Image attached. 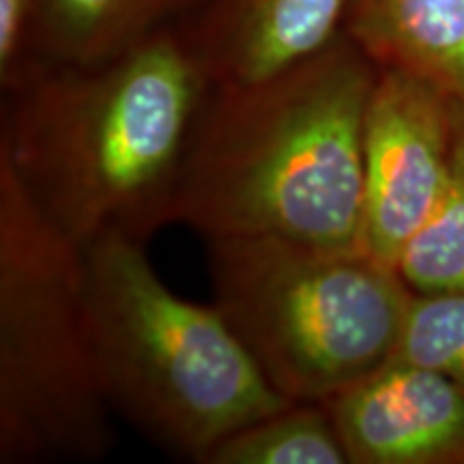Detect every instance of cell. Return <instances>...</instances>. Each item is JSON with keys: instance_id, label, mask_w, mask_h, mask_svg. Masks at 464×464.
Instances as JSON below:
<instances>
[{"instance_id": "cell-1", "label": "cell", "mask_w": 464, "mask_h": 464, "mask_svg": "<svg viewBox=\"0 0 464 464\" xmlns=\"http://www.w3.org/2000/svg\"><path fill=\"white\" fill-rule=\"evenodd\" d=\"M213 89L181 22L91 65L44 63L3 92L0 158L63 230L147 239L174 222Z\"/></svg>"}, {"instance_id": "cell-2", "label": "cell", "mask_w": 464, "mask_h": 464, "mask_svg": "<svg viewBox=\"0 0 464 464\" xmlns=\"http://www.w3.org/2000/svg\"><path fill=\"white\" fill-rule=\"evenodd\" d=\"M379 67L346 34L299 65L208 92L174 222L207 239L359 247L363 123Z\"/></svg>"}, {"instance_id": "cell-3", "label": "cell", "mask_w": 464, "mask_h": 464, "mask_svg": "<svg viewBox=\"0 0 464 464\" xmlns=\"http://www.w3.org/2000/svg\"><path fill=\"white\" fill-rule=\"evenodd\" d=\"M92 355L110 409L194 462L293 400L274 390L216 305L174 295L144 243L108 232L86 247Z\"/></svg>"}, {"instance_id": "cell-4", "label": "cell", "mask_w": 464, "mask_h": 464, "mask_svg": "<svg viewBox=\"0 0 464 464\" xmlns=\"http://www.w3.org/2000/svg\"><path fill=\"white\" fill-rule=\"evenodd\" d=\"M207 241L213 305L284 398L324 404L398 355L417 295L393 266L286 237Z\"/></svg>"}, {"instance_id": "cell-5", "label": "cell", "mask_w": 464, "mask_h": 464, "mask_svg": "<svg viewBox=\"0 0 464 464\" xmlns=\"http://www.w3.org/2000/svg\"><path fill=\"white\" fill-rule=\"evenodd\" d=\"M110 411L86 247L0 158V462L97 460L112 448Z\"/></svg>"}, {"instance_id": "cell-6", "label": "cell", "mask_w": 464, "mask_h": 464, "mask_svg": "<svg viewBox=\"0 0 464 464\" xmlns=\"http://www.w3.org/2000/svg\"><path fill=\"white\" fill-rule=\"evenodd\" d=\"M458 102L415 75L379 69L363 123L359 249L398 269L432 216L454 155Z\"/></svg>"}, {"instance_id": "cell-7", "label": "cell", "mask_w": 464, "mask_h": 464, "mask_svg": "<svg viewBox=\"0 0 464 464\" xmlns=\"http://www.w3.org/2000/svg\"><path fill=\"white\" fill-rule=\"evenodd\" d=\"M348 464H464V390L393 357L327 400Z\"/></svg>"}, {"instance_id": "cell-8", "label": "cell", "mask_w": 464, "mask_h": 464, "mask_svg": "<svg viewBox=\"0 0 464 464\" xmlns=\"http://www.w3.org/2000/svg\"><path fill=\"white\" fill-rule=\"evenodd\" d=\"M351 0H202L181 24L213 86L299 65L344 34Z\"/></svg>"}, {"instance_id": "cell-9", "label": "cell", "mask_w": 464, "mask_h": 464, "mask_svg": "<svg viewBox=\"0 0 464 464\" xmlns=\"http://www.w3.org/2000/svg\"><path fill=\"white\" fill-rule=\"evenodd\" d=\"M344 34L379 69L464 103V0H351Z\"/></svg>"}, {"instance_id": "cell-10", "label": "cell", "mask_w": 464, "mask_h": 464, "mask_svg": "<svg viewBox=\"0 0 464 464\" xmlns=\"http://www.w3.org/2000/svg\"><path fill=\"white\" fill-rule=\"evenodd\" d=\"M202 0H42L37 56L52 65H91L133 48L188 17Z\"/></svg>"}, {"instance_id": "cell-11", "label": "cell", "mask_w": 464, "mask_h": 464, "mask_svg": "<svg viewBox=\"0 0 464 464\" xmlns=\"http://www.w3.org/2000/svg\"><path fill=\"white\" fill-rule=\"evenodd\" d=\"M200 464H348V458L327 406L290 402L228 434Z\"/></svg>"}, {"instance_id": "cell-12", "label": "cell", "mask_w": 464, "mask_h": 464, "mask_svg": "<svg viewBox=\"0 0 464 464\" xmlns=\"http://www.w3.org/2000/svg\"><path fill=\"white\" fill-rule=\"evenodd\" d=\"M398 274L420 297L464 293V103L460 102L448 183L432 216L404 247Z\"/></svg>"}, {"instance_id": "cell-13", "label": "cell", "mask_w": 464, "mask_h": 464, "mask_svg": "<svg viewBox=\"0 0 464 464\" xmlns=\"http://www.w3.org/2000/svg\"><path fill=\"white\" fill-rule=\"evenodd\" d=\"M396 357L439 370L464 390V293L417 295Z\"/></svg>"}, {"instance_id": "cell-14", "label": "cell", "mask_w": 464, "mask_h": 464, "mask_svg": "<svg viewBox=\"0 0 464 464\" xmlns=\"http://www.w3.org/2000/svg\"><path fill=\"white\" fill-rule=\"evenodd\" d=\"M42 0H0V89L9 91L39 65L37 22Z\"/></svg>"}]
</instances>
